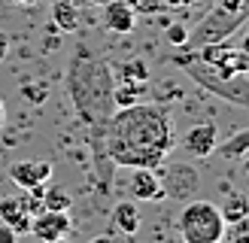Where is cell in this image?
Segmentation results:
<instances>
[{
	"label": "cell",
	"mask_w": 249,
	"mask_h": 243,
	"mask_svg": "<svg viewBox=\"0 0 249 243\" xmlns=\"http://www.w3.org/2000/svg\"><path fill=\"white\" fill-rule=\"evenodd\" d=\"M173 146V119L158 104L119 106L104 128V152L119 167H158Z\"/></svg>",
	"instance_id": "obj_1"
},
{
	"label": "cell",
	"mask_w": 249,
	"mask_h": 243,
	"mask_svg": "<svg viewBox=\"0 0 249 243\" xmlns=\"http://www.w3.org/2000/svg\"><path fill=\"white\" fill-rule=\"evenodd\" d=\"M113 88H116V76L109 70V64L104 58H97L85 43H79L67 67V94L73 101L76 116L89 128L97 131V143L101 146H104V128L109 116L116 113Z\"/></svg>",
	"instance_id": "obj_2"
},
{
	"label": "cell",
	"mask_w": 249,
	"mask_h": 243,
	"mask_svg": "<svg viewBox=\"0 0 249 243\" xmlns=\"http://www.w3.org/2000/svg\"><path fill=\"white\" fill-rule=\"evenodd\" d=\"M177 64L189 73V76L201 85L204 91L222 97V101H228L234 106H249V73H237V76H219L216 67H210L207 61H201V55L189 49V52H179Z\"/></svg>",
	"instance_id": "obj_3"
},
{
	"label": "cell",
	"mask_w": 249,
	"mask_h": 243,
	"mask_svg": "<svg viewBox=\"0 0 249 243\" xmlns=\"http://www.w3.org/2000/svg\"><path fill=\"white\" fill-rule=\"evenodd\" d=\"M179 237L182 243H219L225 237V219H222L219 207L210 201H185L179 213Z\"/></svg>",
	"instance_id": "obj_4"
},
{
	"label": "cell",
	"mask_w": 249,
	"mask_h": 243,
	"mask_svg": "<svg viewBox=\"0 0 249 243\" xmlns=\"http://www.w3.org/2000/svg\"><path fill=\"white\" fill-rule=\"evenodd\" d=\"M246 16H249V12H228L222 6H213L201 21H197V28L189 31V43H185V46L201 49V46H210V43L231 40V36L240 31V24L246 21Z\"/></svg>",
	"instance_id": "obj_5"
},
{
	"label": "cell",
	"mask_w": 249,
	"mask_h": 243,
	"mask_svg": "<svg viewBox=\"0 0 249 243\" xmlns=\"http://www.w3.org/2000/svg\"><path fill=\"white\" fill-rule=\"evenodd\" d=\"M155 174H158V182H161V189H164V198L170 201H192L197 189H201V176H197V170L192 164H185V161H161L155 167Z\"/></svg>",
	"instance_id": "obj_6"
},
{
	"label": "cell",
	"mask_w": 249,
	"mask_h": 243,
	"mask_svg": "<svg viewBox=\"0 0 249 243\" xmlns=\"http://www.w3.org/2000/svg\"><path fill=\"white\" fill-rule=\"evenodd\" d=\"M195 52L201 55V61H207L210 67H216L219 76H237V73H249V58L240 52V49L228 46V40L201 46V49H195Z\"/></svg>",
	"instance_id": "obj_7"
},
{
	"label": "cell",
	"mask_w": 249,
	"mask_h": 243,
	"mask_svg": "<svg viewBox=\"0 0 249 243\" xmlns=\"http://www.w3.org/2000/svg\"><path fill=\"white\" fill-rule=\"evenodd\" d=\"M70 231H73V222L67 210H43L31 219V234L40 243H61L70 237Z\"/></svg>",
	"instance_id": "obj_8"
},
{
	"label": "cell",
	"mask_w": 249,
	"mask_h": 243,
	"mask_svg": "<svg viewBox=\"0 0 249 243\" xmlns=\"http://www.w3.org/2000/svg\"><path fill=\"white\" fill-rule=\"evenodd\" d=\"M219 146V128L213 125V122H201V125H192L189 131H185L182 137V149L195 155V158H207L213 155Z\"/></svg>",
	"instance_id": "obj_9"
},
{
	"label": "cell",
	"mask_w": 249,
	"mask_h": 243,
	"mask_svg": "<svg viewBox=\"0 0 249 243\" xmlns=\"http://www.w3.org/2000/svg\"><path fill=\"white\" fill-rule=\"evenodd\" d=\"M9 179L18 189H36V186H49L52 179V164L49 161H16L9 167Z\"/></svg>",
	"instance_id": "obj_10"
},
{
	"label": "cell",
	"mask_w": 249,
	"mask_h": 243,
	"mask_svg": "<svg viewBox=\"0 0 249 243\" xmlns=\"http://www.w3.org/2000/svg\"><path fill=\"white\" fill-rule=\"evenodd\" d=\"M128 189L137 201H164V189L158 182L155 167H131Z\"/></svg>",
	"instance_id": "obj_11"
},
{
	"label": "cell",
	"mask_w": 249,
	"mask_h": 243,
	"mask_svg": "<svg viewBox=\"0 0 249 243\" xmlns=\"http://www.w3.org/2000/svg\"><path fill=\"white\" fill-rule=\"evenodd\" d=\"M104 24L113 34H131L137 24V9L124 0H104Z\"/></svg>",
	"instance_id": "obj_12"
},
{
	"label": "cell",
	"mask_w": 249,
	"mask_h": 243,
	"mask_svg": "<svg viewBox=\"0 0 249 243\" xmlns=\"http://www.w3.org/2000/svg\"><path fill=\"white\" fill-rule=\"evenodd\" d=\"M0 222L9 225L16 234H28L31 231V213L21 207L18 198H3L0 201Z\"/></svg>",
	"instance_id": "obj_13"
},
{
	"label": "cell",
	"mask_w": 249,
	"mask_h": 243,
	"mask_svg": "<svg viewBox=\"0 0 249 243\" xmlns=\"http://www.w3.org/2000/svg\"><path fill=\"white\" fill-rule=\"evenodd\" d=\"M52 24L61 34H73L79 28V9L73 0H55L52 3Z\"/></svg>",
	"instance_id": "obj_14"
},
{
	"label": "cell",
	"mask_w": 249,
	"mask_h": 243,
	"mask_svg": "<svg viewBox=\"0 0 249 243\" xmlns=\"http://www.w3.org/2000/svg\"><path fill=\"white\" fill-rule=\"evenodd\" d=\"M219 213H222V219H225V225L228 222H237V219L249 216V198H246L243 191H228L225 201L219 204Z\"/></svg>",
	"instance_id": "obj_15"
},
{
	"label": "cell",
	"mask_w": 249,
	"mask_h": 243,
	"mask_svg": "<svg viewBox=\"0 0 249 243\" xmlns=\"http://www.w3.org/2000/svg\"><path fill=\"white\" fill-rule=\"evenodd\" d=\"M113 222H116L119 231H124V234H137V228H140V210H137V204H131V201L116 204Z\"/></svg>",
	"instance_id": "obj_16"
},
{
	"label": "cell",
	"mask_w": 249,
	"mask_h": 243,
	"mask_svg": "<svg viewBox=\"0 0 249 243\" xmlns=\"http://www.w3.org/2000/svg\"><path fill=\"white\" fill-rule=\"evenodd\" d=\"M216 152L225 158V161H243V155L249 152V128H246V131H237V134H234V137H228L225 143H219Z\"/></svg>",
	"instance_id": "obj_17"
},
{
	"label": "cell",
	"mask_w": 249,
	"mask_h": 243,
	"mask_svg": "<svg viewBox=\"0 0 249 243\" xmlns=\"http://www.w3.org/2000/svg\"><path fill=\"white\" fill-rule=\"evenodd\" d=\"M113 76H116V82H137V85H146L149 67H146L143 58H131V61H124V64L116 67Z\"/></svg>",
	"instance_id": "obj_18"
},
{
	"label": "cell",
	"mask_w": 249,
	"mask_h": 243,
	"mask_svg": "<svg viewBox=\"0 0 249 243\" xmlns=\"http://www.w3.org/2000/svg\"><path fill=\"white\" fill-rule=\"evenodd\" d=\"M70 204H73V198H70L67 189H61V186L49 189L46 186V191H43V207L46 210H70Z\"/></svg>",
	"instance_id": "obj_19"
},
{
	"label": "cell",
	"mask_w": 249,
	"mask_h": 243,
	"mask_svg": "<svg viewBox=\"0 0 249 243\" xmlns=\"http://www.w3.org/2000/svg\"><path fill=\"white\" fill-rule=\"evenodd\" d=\"M225 234L231 243H249V216L237 219V222H228L225 225Z\"/></svg>",
	"instance_id": "obj_20"
},
{
	"label": "cell",
	"mask_w": 249,
	"mask_h": 243,
	"mask_svg": "<svg viewBox=\"0 0 249 243\" xmlns=\"http://www.w3.org/2000/svg\"><path fill=\"white\" fill-rule=\"evenodd\" d=\"M167 43L177 46V49H185V43H189V28H185L182 21L167 24Z\"/></svg>",
	"instance_id": "obj_21"
},
{
	"label": "cell",
	"mask_w": 249,
	"mask_h": 243,
	"mask_svg": "<svg viewBox=\"0 0 249 243\" xmlns=\"http://www.w3.org/2000/svg\"><path fill=\"white\" fill-rule=\"evenodd\" d=\"M216 6H222V9H228V12H249V6H246V0H216Z\"/></svg>",
	"instance_id": "obj_22"
},
{
	"label": "cell",
	"mask_w": 249,
	"mask_h": 243,
	"mask_svg": "<svg viewBox=\"0 0 249 243\" xmlns=\"http://www.w3.org/2000/svg\"><path fill=\"white\" fill-rule=\"evenodd\" d=\"M0 243H18V234L3 222H0Z\"/></svg>",
	"instance_id": "obj_23"
},
{
	"label": "cell",
	"mask_w": 249,
	"mask_h": 243,
	"mask_svg": "<svg viewBox=\"0 0 249 243\" xmlns=\"http://www.w3.org/2000/svg\"><path fill=\"white\" fill-rule=\"evenodd\" d=\"M164 6H170V9H182V6H192L195 0H161Z\"/></svg>",
	"instance_id": "obj_24"
},
{
	"label": "cell",
	"mask_w": 249,
	"mask_h": 243,
	"mask_svg": "<svg viewBox=\"0 0 249 243\" xmlns=\"http://www.w3.org/2000/svg\"><path fill=\"white\" fill-rule=\"evenodd\" d=\"M6 52H9V36H6L3 31H0V61L6 58Z\"/></svg>",
	"instance_id": "obj_25"
},
{
	"label": "cell",
	"mask_w": 249,
	"mask_h": 243,
	"mask_svg": "<svg viewBox=\"0 0 249 243\" xmlns=\"http://www.w3.org/2000/svg\"><path fill=\"white\" fill-rule=\"evenodd\" d=\"M237 49H240V52H243V55L249 58V34H243V43H240Z\"/></svg>",
	"instance_id": "obj_26"
},
{
	"label": "cell",
	"mask_w": 249,
	"mask_h": 243,
	"mask_svg": "<svg viewBox=\"0 0 249 243\" xmlns=\"http://www.w3.org/2000/svg\"><path fill=\"white\" fill-rule=\"evenodd\" d=\"M12 6H34V3H40V0H9Z\"/></svg>",
	"instance_id": "obj_27"
},
{
	"label": "cell",
	"mask_w": 249,
	"mask_h": 243,
	"mask_svg": "<svg viewBox=\"0 0 249 243\" xmlns=\"http://www.w3.org/2000/svg\"><path fill=\"white\" fill-rule=\"evenodd\" d=\"M3 122H6V106H3V101H0V128H3Z\"/></svg>",
	"instance_id": "obj_28"
},
{
	"label": "cell",
	"mask_w": 249,
	"mask_h": 243,
	"mask_svg": "<svg viewBox=\"0 0 249 243\" xmlns=\"http://www.w3.org/2000/svg\"><path fill=\"white\" fill-rule=\"evenodd\" d=\"M91 243H109V237H94Z\"/></svg>",
	"instance_id": "obj_29"
},
{
	"label": "cell",
	"mask_w": 249,
	"mask_h": 243,
	"mask_svg": "<svg viewBox=\"0 0 249 243\" xmlns=\"http://www.w3.org/2000/svg\"><path fill=\"white\" fill-rule=\"evenodd\" d=\"M243 174L249 176V158H246V161H243Z\"/></svg>",
	"instance_id": "obj_30"
},
{
	"label": "cell",
	"mask_w": 249,
	"mask_h": 243,
	"mask_svg": "<svg viewBox=\"0 0 249 243\" xmlns=\"http://www.w3.org/2000/svg\"><path fill=\"white\" fill-rule=\"evenodd\" d=\"M124 3H131V6H137V0H124Z\"/></svg>",
	"instance_id": "obj_31"
},
{
	"label": "cell",
	"mask_w": 249,
	"mask_h": 243,
	"mask_svg": "<svg viewBox=\"0 0 249 243\" xmlns=\"http://www.w3.org/2000/svg\"><path fill=\"white\" fill-rule=\"evenodd\" d=\"M89 3H104V0H89Z\"/></svg>",
	"instance_id": "obj_32"
}]
</instances>
